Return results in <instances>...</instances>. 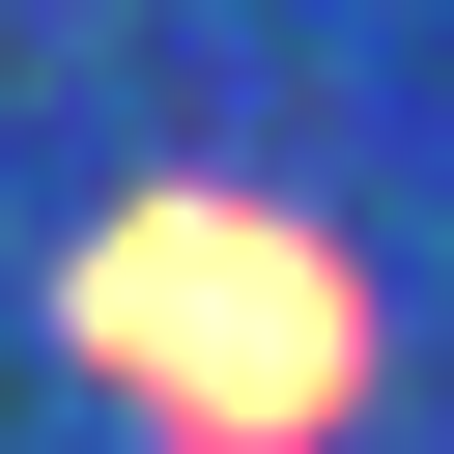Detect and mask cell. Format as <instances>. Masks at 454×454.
<instances>
[{"mask_svg":"<svg viewBox=\"0 0 454 454\" xmlns=\"http://www.w3.org/2000/svg\"><path fill=\"white\" fill-rule=\"evenodd\" d=\"M85 369L114 397H170L199 454H312L340 397H369V312H340V255L312 227H255V199H142V227H85Z\"/></svg>","mask_w":454,"mask_h":454,"instance_id":"1","label":"cell"}]
</instances>
